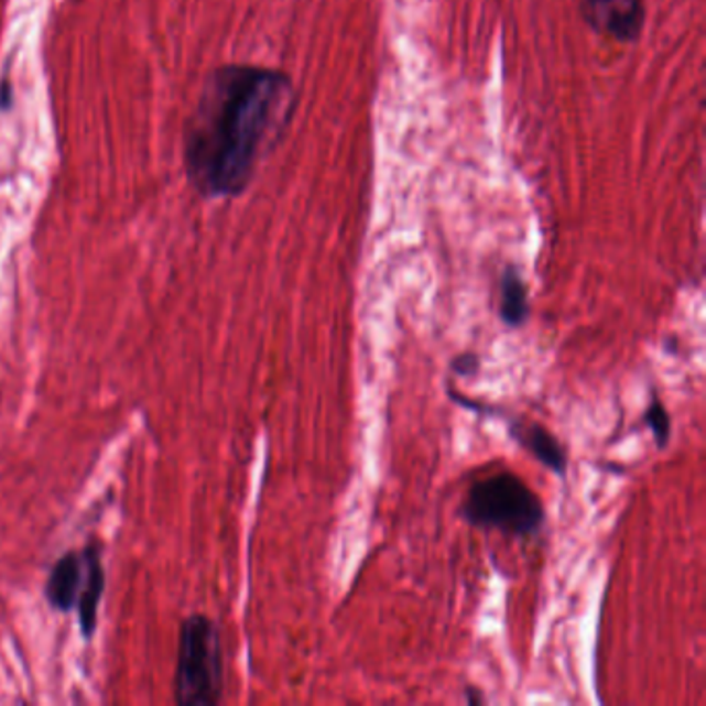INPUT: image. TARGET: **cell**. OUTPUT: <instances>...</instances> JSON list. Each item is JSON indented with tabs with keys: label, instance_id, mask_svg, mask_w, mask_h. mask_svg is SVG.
I'll use <instances>...</instances> for the list:
<instances>
[{
	"label": "cell",
	"instance_id": "1",
	"mask_svg": "<svg viewBox=\"0 0 706 706\" xmlns=\"http://www.w3.org/2000/svg\"><path fill=\"white\" fill-rule=\"evenodd\" d=\"M293 108V84L276 69L226 65L214 70L185 135V166L206 197H237Z\"/></svg>",
	"mask_w": 706,
	"mask_h": 706
},
{
	"label": "cell",
	"instance_id": "2",
	"mask_svg": "<svg viewBox=\"0 0 706 706\" xmlns=\"http://www.w3.org/2000/svg\"><path fill=\"white\" fill-rule=\"evenodd\" d=\"M460 518L475 529L529 539L543 531L545 506L518 475L498 473L470 485Z\"/></svg>",
	"mask_w": 706,
	"mask_h": 706
},
{
	"label": "cell",
	"instance_id": "3",
	"mask_svg": "<svg viewBox=\"0 0 706 706\" xmlns=\"http://www.w3.org/2000/svg\"><path fill=\"white\" fill-rule=\"evenodd\" d=\"M225 694V655L218 626L195 613L181 626L174 698L183 706H216Z\"/></svg>",
	"mask_w": 706,
	"mask_h": 706
},
{
	"label": "cell",
	"instance_id": "4",
	"mask_svg": "<svg viewBox=\"0 0 706 706\" xmlns=\"http://www.w3.org/2000/svg\"><path fill=\"white\" fill-rule=\"evenodd\" d=\"M106 574L100 547L65 553L51 569L46 580V599L56 611H77L84 637L91 638L98 626V607L102 601Z\"/></svg>",
	"mask_w": 706,
	"mask_h": 706
},
{
	"label": "cell",
	"instance_id": "5",
	"mask_svg": "<svg viewBox=\"0 0 706 706\" xmlns=\"http://www.w3.org/2000/svg\"><path fill=\"white\" fill-rule=\"evenodd\" d=\"M580 9L593 30L620 42L637 40L644 25V0H580Z\"/></svg>",
	"mask_w": 706,
	"mask_h": 706
},
{
	"label": "cell",
	"instance_id": "6",
	"mask_svg": "<svg viewBox=\"0 0 706 706\" xmlns=\"http://www.w3.org/2000/svg\"><path fill=\"white\" fill-rule=\"evenodd\" d=\"M500 419L506 421V430L510 439L531 454L536 463L552 470L560 479L568 473V452L562 446V442L553 435L552 431L545 430L543 425L526 421L520 416H512L510 413H501Z\"/></svg>",
	"mask_w": 706,
	"mask_h": 706
},
{
	"label": "cell",
	"instance_id": "7",
	"mask_svg": "<svg viewBox=\"0 0 706 706\" xmlns=\"http://www.w3.org/2000/svg\"><path fill=\"white\" fill-rule=\"evenodd\" d=\"M500 319L506 328L526 326L531 317L529 286L517 265H508L500 278Z\"/></svg>",
	"mask_w": 706,
	"mask_h": 706
},
{
	"label": "cell",
	"instance_id": "8",
	"mask_svg": "<svg viewBox=\"0 0 706 706\" xmlns=\"http://www.w3.org/2000/svg\"><path fill=\"white\" fill-rule=\"evenodd\" d=\"M644 427L653 433L656 448L665 449L672 442V414L656 390H651V400L647 404V411L642 414Z\"/></svg>",
	"mask_w": 706,
	"mask_h": 706
},
{
	"label": "cell",
	"instance_id": "9",
	"mask_svg": "<svg viewBox=\"0 0 706 706\" xmlns=\"http://www.w3.org/2000/svg\"><path fill=\"white\" fill-rule=\"evenodd\" d=\"M449 369L456 378H477L481 371V357L477 352H463L454 357Z\"/></svg>",
	"mask_w": 706,
	"mask_h": 706
},
{
	"label": "cell",
	"instance_id": "10",
	"mask_svg": "<svg viewBox=\"0 0 706 706\" xmlns=\"http://www.w3.org/2000/svg\"><path fill=\"white\" fill-rule=\"evenodd\" d=\"M487 698L482 696V692L479 688H475V686H466L465 688V703L466 705L470 706H479L485 703Z\"/></svg>",
	"mask_w": 706,
	"mask_h": 706
}]
</instances>
